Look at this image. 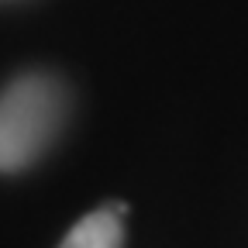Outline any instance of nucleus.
I'll return each mask as SVG.
<instances>
[{"label":"nucleus","instance_id":"1","mask_svg":"<svg viewBox=\"0 0 248 248\" xmlns=\"http://www.w3.org/2000/svg\"><path fill=\"white\" fill-rule=\"evenodd\" d=\"M66 114V93L45 76L31 73L14 79L0 97V172L31 166L48 148Z\"/></svg>","mask_w":248,"mask_h":248},{"label":"nucleus","instance_id":"2","mask_svg":"<svg viewBox=\"0 0 248 248\" xmlns=\"http://www.w3.org/2000/svg\"><path fill=\"white\" fill-rule=\"evenodd\" d=\"M124 207L110 203L86 214L83 221L73 224V231L66 234L59 248H121L124 245V221H121Z\"/></svg>","mask_w":248,"mask_h":248}]
</instances>
